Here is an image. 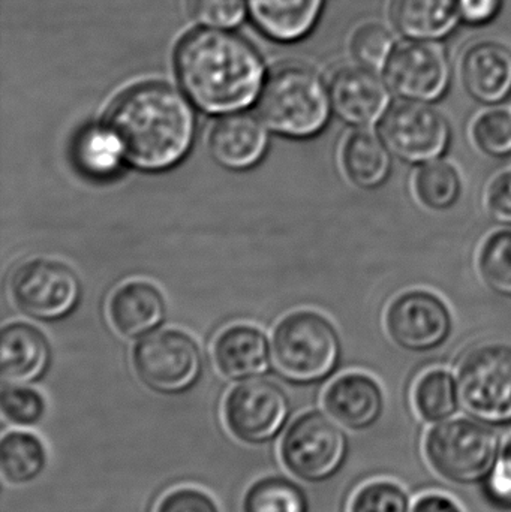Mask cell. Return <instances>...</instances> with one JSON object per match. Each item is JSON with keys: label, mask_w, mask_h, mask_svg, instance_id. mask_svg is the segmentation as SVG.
<instances>
[{"label": "cell", "mask_w": 511, "mask_h": 512, "mask_svg": "<svg viewBox=\"0 0 511 512\" xmlns=\"http://www.w3.org/2000/svg\"><path fill=\"white\" fill-rule=\"evenodd\" d=\"M174 68L183 93L209 114H231L258 101L267 72L257 48L233 30L200 27L179 42Z\"/></svg>", "instance_id": "obj_1"}, {"label": "cell", "mask_w": 511, "mask_h": 512, "mask_svg": "<svg viewBox=\"0 0 511 512\" xmlns=\"http://www.w3.org/2000/svg\"><path fill=\"white\" fill-rule=\"evenodd\" d=\"M105 126L116 135L126 161L144 171L179 164L197 131L194 108L185 93L165 83L129 87L111 104Z\"/></svg>", "instance_id": "obj_2"}, {"label": "cell", "mask_w": 511, "mask_h": 512, "mask_svg": "<svg viewBox=\"0 0 511 512\" xmlns=\"http://www.w3.org/2000/svg\"><path fill=\"white\" fill-rule=\"evenodd\" d=\"M332 110L329 86L314 69L299 63L273 69L258 96V113L264 123L291 138L320 134Z\"/></svg>", "instance_id": "obj_3"}, {"label": "cell", "mask_w": 511, "mask_h": 512, "mask_svg": "<svg viewBox=\"0 0 511 512\" xmlns=\"http://www.w3.org/2000/svg\"><path fill=\"white\" fill-rule=\"evenodd\" d=\"M501 451L500 436L476 418L435 424L425 438V456L432 471L455 486L485 484Z\"/></svg>", "instance_id": "obj_4"}, {"label": "cell", "mask_w": 511, "mask_h": 512, "mask_svg": "<svg viewBox=\"0 0 511 512\" xmlns=\"http://www.w3.org/2000/svg\"><path fill=\"white\" fill-rule=\"evenodd\" d=\"M272 352L285 378L311 384L335 372L341 358V339L329 319L311 310H300L279 322Z\"/></svg>", "instance_id": "obj_5"}, {"label": "cell", "mask_w": 511, "mask_h": 512, "mask_svg": "<svg viewBox=\"0 0 511 512\" xmlns=\"http://www.w3.org/2000/svg\"><path fill=\"white\" fill-rule=\"evenodd\" d=\"M350 442L344 427L324 412L300 415L285 432L281 459L291 475L305 483H324L347 462Z\"/></svg>", "instance_id": "obj_6"}, {"label": "cell", "mask_w": 511, "mask_h": 512, "mask_svg": "<svg viewBox=\"0 0 511 512\" xmlns=\"http://www.w3.org/2000/svg\"><path fill=\"white\" fill-rule=\"evenodd\" d=\"M465 411L489 426L511 424V346L494 343L468 352L458 367Z\"/></svg>", "instance_id": "obj_7"}, {"label": "cell", "mask_w": 511, "mask_h": 512, "mask_svg": "<svg viewBox=\"0 0 511 512\" xmlns=\"http://www.w3.org/2000/svg\"><path fill=\"white\" fill-rule=\"evenodd\" d=\"M378 134L393 156L407 164L440 161L452 144V126L432 104L401 101L392 104L378 123Z\"/></svg>", "instance_id": "obj_8"}, {"label": "cell", "mask_w": 511, "mask_h": 512, "mask_svg": "<svg viewBox=\"0 0 511 512\" xmlns=\"http://www.w3.org/2000/svg\"><path fill=\"white\" fill-rule=\"evenodd\" d=\"M383 77L398 98L435 104L449 92L452 65L440 42L405 39L390 54Z\"/></svg>", "instance_id": "obj_9"}, {"label": "cell", "mask_w": 511, "mask_h": 512, "mask_svg": "<svg viewBox=\"0 0 511 512\" xmlns=\"http://www.w3.org/2000/svg\"><path fill=\"white\" fill-rule=\"evenodd\" d=\"M290 417L287 393L267 379H246L228 393L224 403L227 429L246 445L275 441Z\"/></svg>", "instance_id": "obj_10"}, {"label": "cell", "mask_w": 511, "mask_h": 512, "mask_svg": "<svg viewBox=\"0 0 511 512\" xmlns=\"http://www.w3.org/2000/svg\"><path fill=\"white\" fill-rule=\"evenodd\" d=\"M138 378L158 393L189 390L200 378L203 357L195 340L179 330H162L144 337L134 351Z\"/></svg>", "instance_id": "obj_11"}, {"label": "cell", "mask_w": 511, "mask_h": 512, "mask_svg": "<svg viewBox=\"0 0 511 512\" xmlns=\"http://www.w3.org/2000/svg\"><path fill=\"white\" fill-rule=\"evenodd\" d=\"M384 324L399 348L431 352L452 336L453 316L443 298L425 289H413L389 304Z\"/></svg>", "instance_id": "obj_12"}, {"label": "cell", "mask_w": 511, "mask_h": 512, "mask_svg": "<svg viewBox=\"0 0 511 512\" xmlns=\"http://www.w3.org/2000/svg\"><path fill=\"white\" fill-rule=\"evenodd\" d=\"M80 291L77 274L54 259L24 262L11 280L15 304L38 319H59L68 315L77 306Z\"/></svg>", "instance_id": "obj_13"}, {"label": "cell", "mask_w": 511, "mask_h": 512, "mask_svg": "<svg viewBox=\"0 0 511 512\" xmlns=\"http://www.w3.org/2000/svg\"><path fill=\"white\" fill-rule=\"evenodd\" d=\"M329 90L336 116L353 128L378 126L392 107V90L383 75L359 63L336 71Z\"/></svg>", "instance_id": "obj_14"}, {"label": "cell", "mask_w": 511, "mask_h": 512, "mask_svg": "<svg viewBox=\"0 0 511 512\" xmlns=\"http://www.w3.org/2000/svg\"><path fill=\"white\" fill-rule=\"evenodd\" d=\"M324 408L344 429L365 432L383 417L386 399L372 376L351 372L330 384L324 393Z\"/></svg>", "instance_id": "obj_15"}, {"label": "cell", "mask_w": 511, "mask_h": 512, "mask_svg": "<svg viewBox=\"0 0 511 512\" xmlns=\"http://www.w3.org/2000/svg\"><path fill=\"white\" fill-rule=\"evenodd\" d=\"M465 90L483 105H500L511 96V50L495 41L477 42L461 62Z\"/></svg>", "instance_id": "obj_16"}, {"label": "cell", "mask_w": 511, "mask_h": 512, "mask_svg": "<svg viewBox=\"0 0 511 512\" xmlns=\"http://www.w3.org/2000/svg\"><path fill=\"white\" fill-rule=\"evenodd\" d=\"M269 135L263 123L252 114L236 113L222 117L210 131L213 158L228 170H248L263 159Z\"/></svg>", "instance_id": "obj_17"}, {"label": "cell", "mask_w": 511, "mask_h": 512, "mask_svg": "<svg viewBox=\"0 0 511 512\" xmlns=\"http://www.w3.org/2000/svg\"><path fill=\"white\" fill-rule=\"evenodd\" d=\"M327 0H248L258 32L281 44L308 38L323 17Z\"/></svg>", "instance_id": "obj_18"}, {"label": "cell", "mask_w": 511, "mask_h": 512, "mask_svg": "<svg viewBox=\"0 0 511 512\" xmlns=\"http://www.w3.org/2000/svg\"><path fill=\"white\" fill-rule=\"evenodd\" d=\"M50 345L41 331L23 322L6 325L0 336V370L9 384H29L44 375Z\"/></svg>", "instance_id": "obj_19"}, {"label": "cell", "mask_w": 511, "mask_h": 512, "mask_svg": "<svg viewBox=\"0 0 511 512\" xmlns=\"http://www.w3.org/2000/svg\"><path fill=\"white\" fill-rule=\"evenodd\" d=\"M108 316L117 333L132 339L155 330L165 316L161 292L152 283L132 280L111 295Z\"/></svg>", "instance_id": "obj_20"}, {"label": "cell", "mask_w": 511, "mask_h": 512, "mask_svg": "<svg viewBox=\"0 0 511 512\" xmlns=\"http://www.w3.org/2000/svg\"><path fill=\"white\" fill-rule=\"evenodd\" d=\"M219 372L230 379H252L269 369L270 351L263 331L248 324L225 328L215 342Z\"/></svg>", "instance_id": "obj_21"}, {"label": "cell", "mask_w": 511, "mask_h": 512, "mask_svg": "<svg viewBox=\"0 0 511 512\" xmlns=\"http://www.w3.org/2000/svg\"><path fill=\"white\" fill-rule=\"evenodd\" d=\"M390 18L405 39L437 41L461 23L456 0H393Z\"/></svg>", "instance_id": "obj_22"}, {"label": "cell", "mask_w": 511, "mask_h": 512, "mask_svg": "<svg viewBox=\"0 0 511 512\" xmlns=\"http://www.w3.org/2000/svg\"><path fill=\"white\" fill-rule=\"evenodd\" d=\"M342 168L357 188L374 191L386 185L392 174L393 153L380 135L357 129L342 146Z\"/></svg>", "instance_id": "obj_23"}, {"label": "cell", "mask_w": 511, "mask_h": 512, "mask_svg": "<svg viewBox=\"0 0 511 512\" xmlns=\"http://www.w3.org/2000/svg\"><path fill=\"white\" fill-rule=\"evenodd\" d=\"M48 451L30 432L12 430L0 441V471L6 483L23 487L36 483L47 471Z\"/></svg>", "instance_id": "obj_24"}, {"label": "cell", "mask_w": 511, "mask_h": 512, "mask_svg": "<svg viewBox=\"0 0 511 512\" xmlns=\"http://www.w3.org/2000/svg\"><path fill=\"white\" fill-rule=\"evenodd\" d=\"M413 403L426 423L452 420L461 406L458 379L446 369L428 370L414 384Z\"/></svg>", "instance_id": "obj_25"}, {"label": "cell", "mask_w": 511, "mask_h": 512, "mask_svg": "<svg viewBox=\"0 0 511 512\" xmlns=\"http://www.w3.org/2000/svg\"><path fill=\"white\" fill-rule=\"evenodd\" d=\"M413 189L423 207L432 212H447L461 200V174L449 162H428L414 174Z\"/></svg>", "instance_id": "obj_26"}, {"label": "cell", "mask_w": 511, "mask_h": 512, "mask_svg": "<svg viewBox=\"0 0 511 512\" xmlns=\"http://www.w3.org/2000/svg\"><path fill=\"white\" fill-rule=\"evenodd\" d=\"M74 153L81 170L95 179L116 174L125 156L116 135L107 126L84 129L75 141Z\"/></svg>", "instance_id": "obj_27"}, {"label": "cell", "mask_w": 511, "mask_h": 512, "mask_svg": "<svg viewBox=\"0 0 511 512\" xmlns=\"http://www.w3.org/2000/svg\"><path fill=\"white\" fill-rule=\"evenodd\" d=\"M243 512H309L308 496L293 480L272 475L249 487Z\"/></svg>", "instance_id": "obj_28"}, {"label": "cell", "mask_w": 511, "mask_h": 512, "mask_svg": "<svg viewBox=\"0 0 511 512\" xmlns=\"http://www.w3.org/2000/svg\"><path fill=\"white\" fill-rule=\"evenodd\" d=\"M480 277L491 291L511 297V230L495 231L483 242L479 258Z\"/></svg>", "instance_id": "obj_29"}, {"label": "cell", "mask_w": 511, "mask_h": 512, "mask_svg": "<svg viewBox=\"0 0 511 512\" xmlns=\"http://www.w3.org/2000/svg\"><path fill=\"white\" fill-rule=\"evenodd\" d=\"M471 137L483 155L504 159L511 156V113L501 108L480 114L471 126Z\"/></svg>", "instance_id": "obj_30"}, {"label": "cell", "mask_w": 511, "mask_h": 512, "mask_svg": "<svg viewBox=\"0 0 511 512\" xmlns=\"http://www.w3.org/2000/svg\"><path fill=\"white\" fill-rule=\"evenodd\" d=\"M0 408L8 423L21 429L39 426L47 414V403L42 394L24 384L3 388Z\"/></svg>", "instance_id": "obj_31"}, {"label": "cell", "mask_w": 511, "mask_h": 512, "mask_svg": "<svg viewBox=\"0 0 511 512\" xmlns=\"http://www.w3.org/2000/svg\"><path fill=\"white\" fill-rule=\"evenodd\" d=\"M396 42L389 29L378 23H368L359 27L351 41V53L359 65L383 71Z\"/></svg>", "instance_id": "obj_32"}, {"label": "cell", "mask_w": 511, "mask_h": 512, "mask_svg": "<svg viewBox=\"0 0 511 512\" xmlns=\"http://www.w3.org/2000/svg\"><path fill=\"white\" fill-rule=\"evenodd\" d=\"M189 12L201 27L234 30L249 17L248 0H188Z\"/></svg>", "instance_id": "obj_33"}, {"label": "cell", "mask_w": 511, "mask_h": 512, "mask_svg": "<svg viewBox=\"0 0 511 512\" xmlns=\"http://www.w3.org/2000/svg\"><path fill=\"white\" fill-rule=\"evenodd\" d=\"M350 512H411L410 498L398 484L374 481L354 495Z\"/></svg>", "instance_id": "obj_34"}, {"label": "cell", "mask_w": 511, "mask_h": 512, "mask_svg": "<svg viewBox=\"0 0 511 512\" xmlns=\"http://www.w3.org/2000/svg\"><path fill=\"white\" fill-rule=\"evenodd\" d=\"M485 495L495 508L511 511V438L504 445L497 466L486 480Z\"/></svg>", "instance_id": "obj_35"}, {"label": "cell", "mask_w": 511, "mask_h": 512, "mask_svg": "<svg viewBox=\"0 0 511 512\" xmlns=\"http://www.w3.org/2000/svg\"><path fill=\"white\" fill-rule=\"evenodd\" d=\"M155 512H221L212 496L194 487H180L165 495Z\"/></svg>", "instance_id": "obj_36"}, {"label": "cell", "mask_w": 511, "mask_h": 512, "mask_svg": "<svg viewBox=\"0 0 511 512\" xmlns=\"http://www.w3.org/2000/svg\"><path fill=\"white\" fill-rule=\"evenodd\" d=\"M486 209L492 221L511 228V170L503 171L489 183Z\"/></svg>", "instance_id": "obj_37"}, {"label": "cell", "mask_w": 511, "mask_h": 512, "mask_svg": "<svg viewBox=\"0 0 511 512\" xmlns=\"http://www.w3.org/2000/svg\"><path fill=\"white\" fill-rule=\"evenodd\" d=\"M459 17L470 26H486L500 15L504 0H456Z\"/></svg>", "instance_id": "obj_38"}, {"label": "cell", "mask_w": 511, "mask_h": 512, "mask_svg": "<svg viewBox=\"0 0 511 512\" xmlns=\"http://www.w3.org/2000/svg\"><path fill=\"white\" fill-rule=\"evenodd\" d=\"M411 512H464L453 499L438 493L423 496Z\"/></svg>", "instance_id": "obj_39"}]
</instances>
